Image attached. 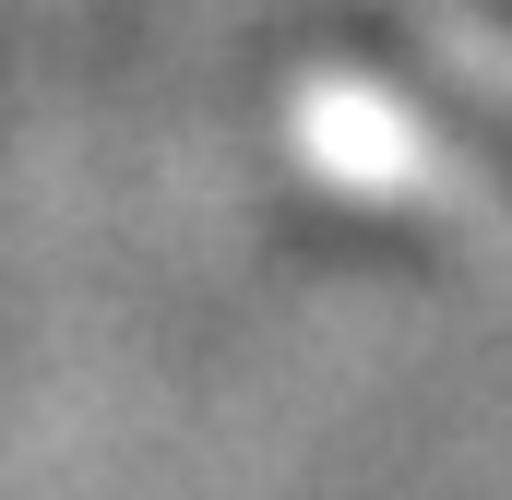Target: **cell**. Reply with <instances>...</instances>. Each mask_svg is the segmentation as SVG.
<instances>
[{
  "label": "cell",
  "mask_w": 512,
  "mask_h": 500,
  "mask_svg": "<svg viewBox=\"0 0 512 500\" xmlns=\"http://www.w3.org/2000/svg\"><path fill=\"white\" fill-rule=\"evenodd\" d=\"M298 131L322 143V167H346V191L370 179L382 203H465L512 227V96L489 72H429V60L358 48L346 72L298 96Z\"/></svg>",
  "instance_id": "obj_1"
}]
</instances>
